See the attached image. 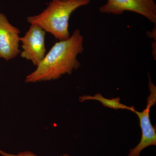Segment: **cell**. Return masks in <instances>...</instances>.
Returning <instances> with one entry per match:
<instances>
[{
    "instance_id": "1",
    "label": "cell",
    "mask_w": 156,
    "mask_h": 156,
    "mask_svg": "<svg viewBox=\"0 0 156 156\" xmlns=\"http://www.w3.org/2000/svg\"><path fill=\"white\" fill-rule=\"evenodd\" d=\"M83 37L77 29L68 39L57 42L33 73L27 76L26 83L56 80L65 74H71L81 64L77 59L84 50Z\"/></svg>"
},
{
    "instance_id": "2",
    "label": "cell",
    "mask_w": 156,
    "mask_h": 156,
    "mask_svg": "<svg viewBox=\"0 0 156 156\" xmlns=\"http://www.w3.org/2000/svg\"><path fill=\"white\" fill-rule=\"evenodd\" d=\"M91 0H52L41 14L27 17L31 24L38 26L59 41L70 37L69 21L78 8L89 5Z\"/></svg>"
},
{
    "instance_id": "3",
    "label": "cell",
    "mask_w": 156,
    "mask_h": 156,
    "mask_svg": "<svg viewBox=\"0 0 156 156\" xmlns=\"http://www.w3.org/2000/svg\"><path fill=\"white\" fill-rule=\"evenodd\" d=\"M149 88L150 94L147 98L146 107L142 112H134L138 117L140 126L142 132L141 139L138 144L131 149L128 156H140V154L144 149L150 146L156 145V128L152 125L150 118L151 108L154 105L156 102V88L150 80Z\"/></svg>"
},
{
    "instance_id": "4",
    "label": "cell",
    "mask_w": 156,
    "mask_h": 156,
    "mask_svg": "<svg viewBox=\"0 0 156 156\" xmlns=\"http://www.w3.org/2000/svg\"><path fill=\"white\" fill-rule=\"evenodd\" d=\"M105 14L119 15L126 11L142 15L153 23H156V5L154 0H108L99 8Z\"/></svg>"
},
{
    "instance_id": "5",
    "label": "cell",
    "mask_w": 156,
    "mask_h": 156,
    "mask_svg": "<svg viewBox=\"0 0 156 156\" xmlns=\"http://www.w3.org/2000/svg\"><path fill=\"white\" fill-rule=\"evenodd\" d=\"M45 31L38 26L31 24L25 35L20 38L22 43V58L30 60L37 66L44 58L46 53Z\"/></svg>"
},
{
    "instance_id": "6",
    "label": "cell",
    "mask_w": 156,
    "mask_h": 156,
    "mask_svg": "<svg viewBox=\"0 0 156 156\" xmlns=\"http://www.w3.org/2000/svg\"><path fill=\"white\" fill-rule=\"evenodd\" d=\"M19 30L0 13V58L9 61L21 52L19 49Z\"/></svg>"
},
{
    "instance_id": "7",
    "label": "cell",
    "mask_w": 156,
    "mask_h": 156,
    "mask_svg": "<svg viewBox=\"0 0 156 156\" xmlns=\"http://www.w3.org/2000/svg\"><path fill=\"white\" fill-rule=\"evenodd\" d=\"M93 100L99 101L105 107L114 109H126L134 112L135 111L134 106H128L123 104L120 102L121 98L117 97L112 99H108L104 97L101 93H97L94 96L91 95H83L80 98V101L81 102L85 101Z\"/></svg>"
},
{
    "instance_id": "8",
    "label": "cell",
    "mask_w": 156,
    "mask_h": 156,
    "mask_svg": "<svg viewBox=\"0 0 156 156\" xmlns=\"http://www.w3.org/2000/svg\"><path fill=\"white\" fill-rule=\"evenodd\" d=\"M0 155L2 156H37L30 151H25L17 154L8 153L0 149ZM60 156H70L67 154H64Z\"/></svg>"
}]
</instances>
